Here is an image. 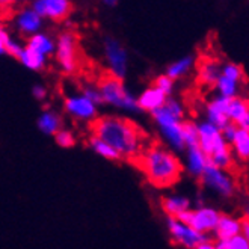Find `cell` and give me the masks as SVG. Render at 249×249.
<instances>
[{"label": "cell", "instance_id": "cell-24", "mask_svg": "<svg viewBox=\"0 0 249 249\" xmlns=\"http://www.w3.org/2000/svg\"><path fill=\"white\" fill-rule=\"evenodd\" d=\"M231 145L240 159L248 160V157H249V130L237 128L236 136H234Z\"/></svg>", "mask_w": 249, "mask_h": 249}, {"label": "cell", "instance_id": "cell-6", "mask_svg": "<svg viewBox=\"0 0 249 249\" xmlns=\"http://www.w3.org/2000/svg\"><path fill=\"white\" fill-rule=\"evenodd\" d=\"M57 62L67 74H72L77 68V42L72 34H62L56 44Z\"/></svg>", "mask_w": 249, "mask_h": 249}, {"label": "cell", "instance_id": "cell-3", "mask_svg": "<svg viewBox=\"0 0 249 249\" xmlns=\"http://www.w3.org/2000/svg\"><path fill=\"white\" fill-rule=\"evenodd\" d=\"M98 91L101 94V98H103V103H109L115 107H121L128 112L139 110L136 98L128 92L123 80L120 79H116L113 76L103 79V82L100 83Z\"/></svg>", "mask_w": 249, "mask_h": 249}, {"label": "cell", "instance_id": "cell-30", "mask_svg": "<svg viewBox=\"0 0 249 249\" xmlns=\"http://www.w3.org/2000/svg\"><path fill=\"white\" fill-rule=\"evenodd\" d=\"M221 76L239 83L243 79V68L240 65H237V64H232V62L225 64L224 68L221 70Z\"/></svg>", "mask_w": 249, "mask_h": 249}, {"label": "cell", "instance_id": "cell-16", "mask_svg": "<svg viewBox=\"0 0 249 249\" xmlns=\"http://www.w3.org/2000/svg\"><path fill=\"white\" fill-rule=\"evenodd\" d=\"M166 95H163L159 89H156L154 86L146 88V89L139 95V98H136L138 103V109L139 110H148V112H154L157 109H160L166 101Z\"/></svg>", "mask_w": 249, "mask_h": 249}, {"label": "cell", "instance_id": "cell-42", "mask_svg": "<svg viewBox=\"0 0 249 249\" xmlns=\"http://www.w3.org/2000/svg\"><path fill=\"white\" fill-rule=\"evenodd\" d=\"M105 5H107V6H116V5H118V2H115V0H106Z\"/></svg>", "mask_w": 249, "mask_h": 249}, {"label": "cell", "instance_id": "cell-40", "mask_svg": "<svg viewBox=\"0 0 249 249\" xmlns=\"http://www.w3.org/2000/svg\"><path fill=\"white\" fill-rule=\"evenodd\" d=\"M194 249H216V245H214L213 242L207 240V242H204V243L198 245V246H196V248H194Z\"/></svg>", "mask_w": 249, "mask_h": 249}, {"label": "cell", "instance_id": "cell-23", "mask_svg": "<svg viewBox=\"0 0 249 249\" xmlns=\"http://www.w3.org/2000/svg\"><path fill=\"white\" fill-rule=\"evenodd\" d=\"M192 67H194V57L192 56H184V57H181V59L168 65L165 76H168L174 82L175 79H180V77L186 76L187 72L192 70Z\"/></svg>", "mask_w": 249, "mask_h": 249}, {"label": "cell", "instance_id": "cell-38", "mask_svg": "<svg viewBox=\"0 0 249 249\" xmlns=\"http://www.w3.org/2000/svg\"><path fill=\"white\" fill-rule=\"evenodd\" d=\"M32 95L36 98V100H44L47 97V89L44 86H41V85H35L34 88H32Z\"/></svg>", "mask_w": 249, "mask_h": 249}, {"label": "cell", "instance_id": "cell-8", "mask_svg": "<svg viewBox=\"0 0 249 249\" xmlns=\"http://www.w3.org/2000/svg\"><path fill=\"white\" fill-rule=\"evenodd\" d=\"M105 53H106V61L110 67L112 76L123 80L127 74V62H128L125 49L115 38H107L105 42Z\"/></svg>", "mask_w": 249, "mask_h": 249}, {"label": "cell", "instance_id": "cell-1", "mask_svg": "<svg viewBox=\"0 0 249 249\" xmlns=\"http://www.w3.org/2000/svg\"><path fill=\"white\" fill-rule=\"evenodd\" d=\"M94 136L106 142L109 146L124 157H135L141 148L142 135L136 124L120 116H103L92 123Z\"/></svg>", "mask_w": 249, "mask_h": 249}, {"label": "cell", "instance_id": "cell-14", "mask_svg": "<svg viewBox=\"0 0 249 249\" xmlns=\"http://www.w3.org/2000/svg\"><path fill=\"white\" fill-rule=\"evenodd\" d=\"M228 120L237 128L249 130V106L246 100L240 97L231 98L230 109H228Z\"/></svg>", "mask_w": 249, "mask_h": 249}, {"label": "cell", "instance_id": "cell-22", "mask_svg": "<svg viewBox=\"0 0 249 249\" xmlns=\"http://www.w3.org/2000/svg\"><path fill=\"white\" fill-rule=\"evenodd\" d=\"M17 59L29 70H32V71H39L44 68V65H46V56H42L31 49H27V47H23L21 53L18 54Z\"/></svg>", "mask_w": 249, "mask_h": 249}, {"label": "cell", "instance_id": "cell-2", "mask_svg": "<svg viewBox=\"0 0 249 249\" xmlns=\"http://www.w3.org/2000/svg\"><path fill=\"white\" fill-rule=\"evenodd\" d=\"M139 165L148 181L157 187H169L180 180L183 166L180 159L163 148H150L139 156Z\"/></svg>", "mask_w": 249, "mask_h": 249}, {"label": "cell", "instance_id": "cell-37", "mask_svg": "<svg viewBox=\"0 0 249 249\" xmlns=\"http://www.w3.org/2000/svg\"><path fill=\"white\" fill-rule=\"evenodd\" d=\"M236 131H237V127L234 125V124H231V123H230L225 128H222V130H221L222 139L225 141V143H227V145H231V142H232L234 136H236Z\"/></svg>", "mask_w": 249, "mask_h": 249}, {"label": "cell", "instance_id": "cell-34", "mask_svg": "<svg viewBox=\"0 0 249 249\" xmlns=\"http://www.w3.org/2000/svg\"><path fill=\"white\" fill-rule=\"evenodd\" d=\"M175 118H178V120H181L183 121V118H184V109H183V106L178 103L177 100H174V98H171V97H168L166 98V101H165V105H163Z\"/></svg>", "mask_w": 249, "mask_h": 249}, {"label": "cell", "instance_id": "cell-31", "mask_svg": "<svg viewBox=\"0 0 249 249\" xmlns=\"http://www.w3.org/2000/svg\"><path fill=\"white\" fill-rule=\"evenodd\" d=\"M0 35H2V41H3V47H5V52L8 53V54H11V56H14V57H18V54L21 53V50H23V47L20 46V44L16 41V39H12L3 29L0 31Z\"/></svg>", "mask_w": 249, "mask_h": 249}, {"label": "cell", "instance_id": "cell-27", "mask_svg": "<svg viewBox=\"0 0 249 249\" xmlns=\"http://www.w3.org/2000/svg\"><path fill=\"white\" fill-rule=\"evenodd\" d=\"M183 142L186 148L198 146V124L194 121H183Z\"/></svg>", "mask_w": 249, "mask_h": 249}, {"label": "cell", "instance_id": "cell-12", "mask_svg": "<svg viewBox=\"0 0 249 249\" xmlns=\"http://www.w3.org/2000/svg\"><path fill=\"white\" fill-rule=\"evenodd\" d=\"M65 110L74 116L76 120L88 121L97 118V106H94L89 100H86L83 95L79 97H68L65 100Z\"/></svg>", "mask_w": 249, "mask_h": 249}, {"label": "cell", "instance_id": "cell-26", "mask_svg": "<svg viewBox=\"0 0 249 249\" xmlns=\"http://www.w3.org/2000/svg\"><path fill=\"white\" fill-rule=\"evenodd\" d=\"M89 145H91V148H92L98 156L105 157V159H107V160H120V159H123L118 153H116V151L112 148V146H109L106 142L100 141V139L95 138V136H92V138L89 139Z\"/></svg>", "mask_w": 249, "mask_h": 249}, {"label": "cell", "instance_id": "cell-28", "mask_svg": "<svg viewBox=\"0 0 249 249\" xmlns=\"http://www.w3.org/2000/svg\"><path fill=\"white\" fill-rule=\"evenodd\" d=\"M214 86L217 88L219 95H221V97H225V98L237 97V91H239V83L237 82H232V80L221 76V77L217 79Z\"/></svg>", "mask_w": 249, "mask_h": 249}, {"label": "cell", "instance_id": "cell-18", "mask_svg": "<svg viewBox=\"0 0 249 249\" xmlns=\"http://www.w3.org/2000/svg\"><path fill=\"white\" fill-rule=\"evenodd\" d=\"M214 232H216L219 240L232 239L234 236L240 234V219H234L231 216H222L221 214Z\"/></svg>", "mask_w": 249, "mask_h": 249}, {"label": "cell", "instance_id": "cell-9", "mask_svg": "<svg viewBox=\"0 0 249 249\" xmlns=\"http://www.w3.org/2000/svg\"><path fill=\"white\" fill-rule=\"evenodd\" d=\"M168 228H169L172 240L180 243L181 246H184L187 249H194L198 245L207 242L206 234H201V232L195 231L194 228H190L189 225L181 224L175 217H168Z\"/></svg>", "mask_w": 249, "mask_h": 249}, {"label": "cell", "instance_id": "cell-32", "mask_svg": "<svg viewBox=\"0 0 249 249\" xmlns=\"http://www.w3.org/2000/svg\"><path fill=\"white\" fill-rule=\"evenodd\" d=\"M54 141L57 145L62 146V148H71V146H74L76 143V138L72 136L70 130H59L54 135Z\"/></svg>", "mask_w": 249, "mask_h": 249}, {"label": "cell", "instance_id": "cell-41", "mask_svg": "<svg viewBox=\"0 0 249 249\" xmlns=\"http://www.w3.org/2000/svg\"><path fill=\"white\" fill-rule=\"evenodd\" d=\"M0 31H2V27H0ZM5 47H3V41H2V35H0V54H5Z\"/></svg>", "mask_w": 249, "mask_h": 249}, {"label": "cell", "instance_id": "cell-5", "mask_svg": "<svg viewBox=\"0 0 249 249\" xmlns=\"http://www.w3.org/2000/svg\"><path fill=\"white\" fill-rule=\"evenodd\" d=\"M219 217H221V213L216 209L206 207V206L195 209V210L189 209L175 216V219L180 221L181 224L189 225L190 228H194L195 231L201 234H206V236H207V232H212L216 230Z\"/></svg>", "mask_w": 249, "mask_h": 249}, {"label": "cell", "instance_id": "cell-20", "mask_svg": "<svg viewBox=\"0 0 249 249\" xmlns=\"http://www.w3.org/2000/svg\"><path fill=\"white\" fill-rule=\"evenodd\" d=\"M162 207L169 217H175L181 212L190 209V201L181 195H169L162 199Z\"/></svg>", "mask_w": 249, "mask_h": 249}, {"label": "cell", "instance_id": "cell-13", "mask_svg": "<svg viewBox=\"0 0 249 249\" xmlns=\"http://www.w3.org/2000/svg\"><path fill=\"white\" fill-rule=\"evenodd\" d=\"M230 101L231 98H225L221 95L216 97L207 106V123H210L219 130L225 128L230 124V120H228Z\"/></svg>", "mask_w": 249, "mask_h": 249}, {"label": "cell", "instance_id": "cell-39", "mask_svg": "<svg viewBox=\"0 0 249 249\" xmlns=\"http://www.w3.org/2000/svg\"><path fill=\"white\" fill-rule=\"evenodd\" d=\"M240 234L245 239L249 240V219H248V216H245L243 221H240Z\"/></svg>", "mask_w": 249, "mask_h": 249}, {"label": "cell", "instance_id": "cell-35", "mask_svg": "<svg viewBox=\"0 0 249 249\" xmlns=\"http://www.w3.org/2000/svg\"><path fill=\"white\" fill-rule=\"evenodd\" d=\"M83 97L86 100H89L94 106H98V105H103V98H101V94L98 91V88H94V86H88L83 89Z\"/></svg>", "mask_w": 249, "mask_h": 249}, {"label": "cell", "instance_id": "cell-19", "mask_svg": "<svg viewBox=\"0 0 249 249\" xmlns=\"http://www.w3.org/2000/svg\"><path fill=\"white\" fill-rule=\"evenodd\" d=\"M38 128L44 135H56L57 131L62 130V120L61 116L53 110L42 112L38 118Z\"/></svg>", "mask_w": 249, "mask_h": 249}, {"label": "cell", "instance_id": "cell-21", "mask_svg": "<svg viewBox=\"0 0 249 249\" xmlns=\"http://www.w3.org/2000/svg\"><path fill=\"white\" fill-rule=\"evenodd\" d=\"M27 49H31L42 56L52 54L56 49V44L53 42V39L46 35V34H35L29 38L27 41Z\"/></svg>", "mask_w": 249, "mask_h": 249}, {"label": "cell", "instance_id": "cell-36", "mask_svg": "<svg viewBox=\"0 0 249 249\" xmlns=\"http://www.w3.org/2000/svg\"><path fill=\"white\" fill-rule=\"evenodd\" d=\"M228 245L231 249H249V240L245 239L242 234H237L232 239L228 240Z\"/></svg>", "mask_w": 249, "mask_h": 249}, {"label": "cell", "instance_id": "cell-11", "mask_svg": "<svg viewBox=\"0 0 249 249\" xmlns=\"http://www.w3.org/2000/svg\"><path fill=\"white\" fill-rule=\"evenodd\" d=\"M32 9L41 18H52L54 21L65 20L71 14V3L68 0H36Z\"/></svg>", "mask_w": 249, "mask_h": 249}, {"label": "cell", "instance_id": "cell-17", "mask_svg": "<svg viewBox=\"0 0 249 249\" xmlns=\"http://www.w3.org/2000/svg\"><path fill=\"white\" fill-rule=\"evenodd\" d=\"M187 150V157H186V168L187 172L192 177H201V174L209 165V157L204 154L198 146L194 148H186Z\"/></svg>", "mask_w": 249, "mask_h": 249}, {"label": "cell", "instance_id": "cell-15", "mask_svg": "<svg viewBox=\"0 0 249 249\" xmlns=\"http://www.w3.org/2000/svg\"><path fill=\"white\" fill-rule=\"evenodd\" d=\"M16 23H17V27H18L20 32H23L24 35L32 36V35L39 32V29L42 26V18L32 8H27L18 14L17 18H16Z\"/></svg>", "mask_w": 249, "mask_h": 249}, {"label": "cell", "instance_id": "cell-29", "mask_svg": "<svg viewBox=\"0 0 249 249\" xmlns=\"http://www.w3.org/2000/svg\"><path fill=\"white\" fill-rule=\"evenodd\" d=\"M219 77H221V68H219L217 64L209 62L202 65L199 70V79L207 85H216Z\"/></svg>", "mask_w": 249, "mask_h": 249}, {"label": "cell", "instance_id": "cell-4", "mask_svg": "<svg viewBox=\"0 0 249 249\" xmlns=\"http://www.w3.org/2000/svg\"><path fill=\"white\" fill-rule=\"evenodd\" d=\"M151 115L154 116L156 123L159 124L160 133H162L165 141L172 146V148L177 151L186 150L184 142H183V128H181L183 121L175 118L165 106L151 112Z\"/></svg>", "mask_w": 249, "mask_h": 249}, {"label": "cell", "instance_id": "cell-10", "mask_svg": "<svg viewBox=\"0 0 249 249\" xmlns=\"http://www.w3.org/2000/svg\"><path fill=\"white\" fill-rule=\"evenodd\" d=\"M227 143L222 139L221 130L212 125L210 123H201L198 125V148L210 157L216 151L225 148Z\"/></svg>", "mask_w": 249, "mask_h": 249}, {"label": "cell", "instance_id": "cell-7", "mask_svg": "<svg viewBox=\"0 0 249 249\" xmlns=\"http://www.w3.org/2000/svg\"><path fill=\"white\" fill-rule=\"evenodd\" d=\"M199 178H201V183L204 186L210 187L212 190H214V192H217L219 195H222V196H231L232 192H234L232 178L225 171L217 169L210 162L206 166V169H204V172L201 174Z\"/></svg>", "mask_w": 249, "mask_h": 249}, {"label": "cell", "instance_id": "cell-33", "mask_svg": "<svg viewBox=\"0 0 249 249\" xmlns=\"http://www.w3.org/2000/svg\"><path fill=\"white\" fill-rule=\"evenodd\" d=\"M156 89H159L160 92H162L163 95L169 97L172 94V89H174V82L168 77V76H159L156 77L154 80V85H153Z\"/></svg>", "mask_w": 249, "mask_h": 249}, {"label": "cell", "instance_id": "cell-25", "mask_svg": "<svg viewBox=\"0 0 249 249\" xmlns=\"http://www.w3.org/2000/svg\"><path fill=\"white\" fill-rule=\"evenodd\" d=\"M209 162L216 166L217 169H221V171H227L230 169L231 163H232V154H231V148H230V145H227L225 148L222 150H219L216 151L214 154H212L209 157Z\"/></svg>", "mask_w": 249, "mask_h": 249}]
</instances>
